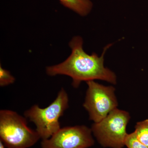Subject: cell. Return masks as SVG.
Here are the masks:
<instances>
[{
	"instance_id": "obj_4",
	"label": "cell",
	"mask_w": 148,
	"mask_h": 148,
	"mask_svg": "<svg viewBox=\"0 0 148 148\" xmlns=\"http://www.w3.org/2000/svg\"><path fill=\"white\" fill-rule=\"evenodd\" d=\"M130 116L127 111L116 108L91 126L92 135L103 147L123 148L127 135L126 127Z\"/></svg>"
},
{
	"instance_id": "obj_3",
	"label": "cell",
	"mask_w": 148,
	"mask_h": 148,
	"mask_svg": "<svg viewBox=\"0 0 148 148\" xmlns=\"http://www.w3.org/2000/svg\"><path fill=\"white\" fill-rule=\"evenodd\" d=\"M26 117L8 110L0 111V141L7 148H29L40 139L27 125Z\"/></svg>"
},
{
	"instance_id": "obj_5",
	"label": "cell",
	"mask_w": 148,
	"mask_h": 148,
	"mask_svg": "<svg viewBox=\"0 0 148 148\" xmlns=\"http://www.w3.org/2000/svg\"><path fill=\"white\" fill-rule=\"evenodd\" d=\"M86 84L88 87L83 106L88 113L89 119L98 123L117 108L118 102L115 88L94 81L87 82Z\"/></svg>"
},
{
	"instance_id": "obj_2",
	"label": "cell",
	"mask_w": 148,
	"mask_h": 148,
	"mask_svg": "<svg viewBox=\"0 0 148 148\" xmlns=\"http://www.w3.org/2000/svg\"><path fill=\"white\" fill-rule=\"evenodd\" d=\"M69 107V95L62 88L49 106L42 108L34 105L24 112V115L35 125L40 139L47 140L61 128L59 119Z\"/></svg>"
},
{
	"instance_id": "obj_10",
	"label": "cell",
	"mask_w": 148,
	"mask_h": 148,
	"mask_svg": "<svg viewBox=\"0 0 148 148\" xmlns=\"http://www.w3.org/2000/svg\"><path fill=\"white\" fill-rule=\"evenodd\" d=\"M15 79L11 74L10 72L0 66V86H6L12 84L15 81Z\"/></svg>"
},
{
	"instance_id": "obj_11",
	"label": "cell",
	"mask_w": 148,
	"mask_h": 148,
	"mask_svg": "<svg viewBox=\"0 0 148 148\" xmlns=\"http://www.w3.org/2000/svg\"><path fill=\"white\" fill-rule=\"evenodd\" d=\"M0 148H5L1 141H0Z\"/></svg>"
},
{
	"instance_id": "obj_6",
	"label": "cell",
	"mask_w": 148,
	"mask_h": 148,
	"mask_svg": "<svg viewBox=\"0 0 148 148\" xmlns=\"http://www.w3.org/2000/svg\"><path fill=\"white\" fill-rule=\"evenodd\" d=\"M91 128L85 125L61 128L50 138L42 140L41 148H89L95 144Z\"/></svg>"
},
{
	"instance_id": "obj_1",
	"label": "cell",
	"mask_w": 148,
	"mask_h": 148,
	"mask_svg": "<svg viewBox=\"0 0 148 148\" xmlns=\"http://www.w3.org/2000/svg\"><path fill=\"white\" fill-rule=\"evenodd\" d=\"M83 44L81 37L74 36L69 44L71 49V55L64 62L47 67V74L50 76L64 75L71 77L73 80L72 85L76 88L82 82L95 80L116 84V75L104 65L106 52L113 43L105 46L101 56L95 53L91 55L88 54L84 50Z\"/></svg>"
},
{
	"instance_id": "obj_8",
	"label": "cell",
	"mask_w": 148,
	"mask_h": 148,
	"mask_svg": "<svg viewBox=\"0 0 148 148\" xmlns=\"http://www.w3.org/2000/svg\"><path fill=\"white\" fill-rule=\"evenodd\" d=\"M134 132L137 139L148 147V119L137 122Z\"/></svg>"
},
{
	"instance_id": "obj_7",
	"label": "cell",
	"mask_w": 148,
	"mask_h": 148,
	"mask_svg": "<svg viewBox=\"0 0 148 148\" xmlns=\"http://www.w3.org/2000/svg\"><path fill=\"white\" fill-rule=\"evenodd\" d=\"M64 6L73 10L80 16H87L93 7L90 0H59Z\"/></svg>"
},
{
	"instance_id": "obj_9",
	"label": "cell",
	"mask_w": 148,
	"mask_h": 148,
	"mask_svg": "<svg viewBox=\"0 0 148 148\" xmlns=\"http://www.w3.org/2000/svg\"><path fill=\"white\" fill-rule=\"evenodd\" d=\"M125 145L127 148H148L137 139L134 132L127 134Z\"/></svg>"
}]
</instances>
